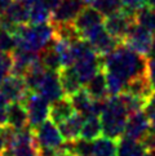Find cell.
<instances>
[{"instance_id": "15", "label": "cell", "mask_w": 155, "mask_h": 156, "mask_svg": "<svg viewBox=\"0 0 155 156\" xmlns=\"http://www.w3.org/2000/svg\"><path fill=\"white\" fill-rule=\"evenodd\" d=\"M39 58H40V53L14 49L12 52V71H10V74L23 77L27 70L31 67V65L36 62Z\"/></svg>"}, {"instance_id": "10", "label": "cell", "mask_w": 155, "mask_h": 156, "mask_svg": "<svg viewBox=\"0 0 155 156\" xmlns=\"http://www.w3.org/2000/svg\"><path fill=\"white\" fill-rule=\"evenodd\" d=\"M103 21H105L103 14H101L92 5H85L79 12V14L76 16L73 25H74L75 31L78 32V35L80 37H84L95 27L103 25Z\"/></svg>"}, {"instance_id": "1", "label": "cell", "mask_w": 155, "mask_h": 156, "mask_svg": "<svg viewBox=\"0 0 155 156\" xmlns=\"http://www.w3.org/2000/svg\"><path fill=\"white\" fill-rule=\"evenodd\" d=\"M147 59L120 43L111 53L103 57V71L106 75L109 96H118L124 90L127 83L133 77L146 74Z\"/></svg>"}, {"instance_id": "23", "label": "cell", "mask_w": 155, "mask_h": 156, "mask_svg": "<svg viewBox=\"0 0 155 156\" xmlns=\"http://www.w3.org/2000/svg\"><path fill=\"white\" fill-rule=\"evenodd\" d=\"M93 156H118V142L101 136L93 141Z\"/></svg>"}, {"instance_id": "27", "label": "cell", "mask_w": 155, "mask_h": 156, "mask_svg": "<svg viewBox=\"0 0 155 156\" xmlns=\"http://www.w3.org/2000/svg\"><path fill=\"white\" fill-rule=\"evenodd\" d=\"M135 22L145 27L155 36V8H150L145 5L141 9H138L135 14Z\"/></svg>"}, {"instance_id": "34", "label": "cell", "mask_w": 155, "mask_h": 156, "mask_svg": "<svg viewBox=\"0 0 155 156\" xmlns=\"http://www.w3.org/2000/svg\"><path fill=\"white\" fill-rule=\"evenodd\" d=\"M30 2V5H31V3L32 2H39V3H43V4H45L47 7L49 8L53 12V9L57 7V4L59 3V0H29Z\"/></svg>"}, {"instance_id": "18", "label": "cell", "mask_w": 155, "mask_h": 156, "mask_svg": "<svg viewBox=\"0 0 155 156\" xmlns=\"http://www.w3.org/2000/svg\"><path fill=\"white\" fill-rule=\"evenodd\" d=\"M84 121V116L79 112H75L71 118L58 124V129L65 141H75L80 137L81 125Z\"/></svg>"}, {"instance_id": "28", "label": "cell", "mask_w": 155, "mask_h": 156, "mask_svg": "<svg viewBox=\"0 0 155 156\" xmlns=\"http://www.w3.org/2000/svg\"><path fill=\"white\" fill-rule=\"evenodd\" d=\"M92 7H95L99 13L107 17V16L120 12L123 9V4H121V0H95Z\"/></svg>"}, {"instance_id": "19", "label": "cell", "mask_w": 155, "mask_h": 156, "mask_svg": "<svg viewBox=\"0 0 155 156\" xmlns=\"http://www.w3.org/2000/svg\"><path fill=\"white\" fill-rule=\"evenodd\" d=\"M153 90L154 89L150 85L147 74H145V75L137 76V77H133L132 80H129L128 83H127V85H125L123 92L131 94V96L142 98V99H145L146 101V99L150 97V94L153 93Z\"/></svg>"}, {"instance_id": "12", "label": "cell", "mask_w": 155, "mask_h": 156, "mask_svg": "<svg viewBox=\"0 0 155 156\" xmlns=\"http://www.w3.org/2000/svg\"><path fill=\"white\" fill-rule=\"evenodd\" d=\"M149 130H150L149 116L146 115V112L143 110H140L137 112H133L129 115L128 120H127V124H125L123 137L140 142Z\"/></svg>"}, {"instance_id": "24", "label": "cell", "mask_w": 155, "mask_h": 156, "mask_svg": "<svg viewBox=\"0 0 155 156\" xmlns=\"http://www.w3.org/2000/svg\"><path fill=\"white\" fill-rule=\"evenodd\" d=\"M69 98H70V101L73 103L76 112L81 114L84 118L89 115L91 108H92V103H93V98L89 96V93L85 90L84 87Z\"/></svg>"}, {"instance_id": "8", "label": "cell", "mask_w": 155, "mask_h": 156, "mask_svg": "<svg viewBox=\"0 0 155 156\" xmlns=\"http://www.w3.org/2000/svg\"><path fill=\"white\" fill-rule=\"evenodd\" d=\"M83 39L89 43L91 47L95 49L101 57H105V55H107L109 53H111L121 43L118 39H115L114 36L110 35L103 25L95 27V29L91 30Z\"/></svg>"}, {"instance_id": "13", "label": "cell", "mask_w": 155, "mask_h": 156, "mask_svg": "<svg viewBox=\"0 0 155 156\" xmlns=\"http://www.w3.org/2000/svg\"><path fill=\"white\" fill-rule=\"evenodd\" d=\"M38 93L41 94L49 103L66 97L65 93H63L62 85H61V81H59L58 71L47 70L41 84L38 89Z\"/></svg>"}, {"instance_id": "7", "label": "cell", "mask_w": 155, "mask_h": 156, "mask_svg": "<svg viewBox=\"0 0 155 156\" xmlns=\"http://www.w3.org/2000/svg\"><path fill=\"white\" fill-rule=\"evenodd\" d=\"M135 23V14L121 9L120 12L105 17L103 26L106 31L119 41L123 43L124 37L128 34L131 27Z\"/></svg>"}, {"instance_id": "6", "label": "cell", "mask_w": 155, "mask_h": 156, "mask_svg": "<svg viewBox=\"0 0 155 156\" xmlns=\"http://www.w3.org/2000/svg\"><path fill=\"white\" fill-rule=\"evenodd\" d=\"M153 41L154 35L149 30H146L145 27L136 23V22L131 27V30L128 31V34L123 40L125 45H128L135 52L140 53L141 55H145V57L150 55Z\"/></svg>"}, {"instance_id": "21", "label": "cell", "mask_w": 155, "mask_h": 156, "mask_svg": "<svg viewBox=\"0 0 155 156\" xmlns=\"http://www.w3.org/2000/svg\"><path fill=\"white\" fill-rule=\"evenodd\" d=\"M84 88L93 99L107 98L109 97V89H107V81H106L105 71L101 70L96 76H93L92 79L84 85Z\"/></svg>"}, {"instance_id": "2", "label": "cell", "mask_w": 155, "mask_h": 156, "mask_svg": "<svg viewBox=\"0 0 155 156\" xmlns=\"http://www.w3.org/2000/svg\"><path fill=\"white\" fill-rule=\"evenodd\" d=\"M16 49L40 53L52 43L54 37V27L51 22L45 23H25L18 25L13 32Z\"/></svg>"}, {"instance_id": "3", "label": "cell", "mask_w": 155, "mask_h": 156, "mask_svg": "<svg viewBox=\"0 0 155 156\" xmlns=\"http://www.w3.org/2000/svg\"><path fill=\"white\" fill-rule=\"evenodd\" d=\"M129 118V111L121 99L120 94L109 96L105 102L99 119L102 124V136L109 137L115 141L123 137L127 120Z\"/></svg>"}, {"instance_id": "14", "label": "cell", "mask_w": 155, "mask_h": 156, "mask_svg": "<svg viewBox=\"0 0 155 156\" xmlns=\"http://www.w3.org/2000/svg\"><path fill=\"white\" fill-rule=\"evenodd\" d=\"M0 90L4 93V96L12 103V102L23 101L29 89H27L25 79L22 76H16V75L9 74L2 81V84H0Z\"/></svg>"}, {"instance_id": "25", "label": "cell", "mask_w": 155, "mask_h": 156, "mask_svg": "<svg viewBox=\"0 0 155 156\" xmlns=\"http://www.w3.org/2000/svg\"><path fill=\"white\" fill-rule=\"evenodd\" d=\"M146 150L141 142L121 137L118 141V156H143Z\"/></svg>"}, {"instance_id": "30", "label": "cell", "mask_w": 155, "mask_h": 156, "mask_svg": "<svg viewBox=\"0 0 155 156\" xmlns=\"http://www.w3.org/2000/svg\"><path fill=\"white\" fill-rule=\"evenodd\" d=\"M12 71V53L0 51V84Z\"/></svg>"}, {"instance_id": "36", "label": "cell", "mask_w": 155, "mask_h": 156, "mask_svg": "<svg viewBox=\"0 0 155 156\" xmlns=\"http://www.w3.org/2000/svg\"><path fill=\"white\" fill-rule=\"evenodd\" d=\"M0 156H16L13 147L9 146V147H5L4 150H2V151H0Z\"/></svg>"}, {"instance_id": "26", "label": "cell", "mask_w": 155, "mask_h": 156, "mask_svg": "<svg viewBox=\"0 0 155 156\" xmlns=\"http://www.w3.org/2000/svg\"><path fill=\"white\" fill-rule=\"evenodd\" d=\"M40 61L47 70H52V71H59L61 70L62 65H61L59 55L53 45V40L47 48H44L40 52Z\"/></svg>"}, {"instance_id": "39", "label": "cell", "mask_w": 155, "mask_h": 156, "mask_svg": "<svg viewBox=\"0 0 155 156\" xmlns=\"http://www.w3.org/2000/svg\"><path fill=\"white\" fill-rule=\"evenodd\" d=\"M150 57H155V36H154V41H153L151 52H150Z\"/></svg>"}, {"instance_id": "37", "label": "cell", "mask_w": 155, "mask_h": 156, "mask_svg": "<svg viewBox=\"0 0 155 156\" xmlns=\"http://www.w3.org/2000/svg\"><path fill=\"white\" fill-rule=\"evenodd\" d=\"M56 156H74V155L71 152H69V151H66V150H63V148H59L58 152L56 154Z\"/></svg>"}, {"instance_id": "11", "label": "cell", "mask_w": 155, "mask_h": 156, "mask_svg": "<svg viewBox=\"0 0 155 156\" xmlns=\"http://www.w3.org/2000/svg\"><path fill=\"white\" fill-rule=\"evenodd\" d=\"M12 147L16 156H40L39 147L35 141L34 130L29 125L23 129L16 130V137Z\"/></svg>"}, {"instance_id": "22", "label": "cell", "mask_w": 155, "mask_h": 156, "mask_svg": "<svg viewBox=\"0 0 155 156\" xmlns=\"http://www.w3.org/2000/svg\"><path fill=\"white\" fill-rule=\"evenodd\" d=\"M102 136V124L99 116H85L81 125L80 137L88 139V141H95L98 137Z\"/></svg>"}, {"instance_id": "5", "label": "cell", "mask_w": 155, "mask_h": 156, "mask_svg": "<svg viewBox=\"0 0 155 156\" xmlns=\"http://www.w3.org/2000/svg\"><path fill=\"white\" fill-rule=\"evenodd\" d=\"M22 103L26 107L27 116H29V125L31 128L40 125L41 122H44L49 118L51 103L38 92L29 90Z\"/></svg>"}, {"instance_id": "17", "label": "cell", "mask_w": 155, "mask_h": 156, "mask_svg": "<svg viewBox=\"0 0 155 156\" xmlns=\"http://www.w3.org/2000/svg\"><path fill=\"white\" fill-rule=\"evenodd\" d=\"M58 75H59V81H61V85H62L63 93L66 97H71L73 94H75L78 90H80L84 87L81 84L79 76H78L73 66L62 67L58 71Z\"/></svg>"}, {"instance_id": "16", "label": "cell", "mask_w": 155, "mask_h": 156, "mask_svg": "<svg viewBox=\"0 0 155 156\" xmlns=\"http://www.w3.org/2000/svg\"><path fill=\"white\" fill-rule=\"evenodd\" d=\"M76 112L73 103H71L69 97H63L57 99L51 103V110H49V119L58 125L59 122L67 120Z\"/></svg>"}, {"instance_id": "38", "label": "cell", "mask_w": 155, "mask_h": 156, "mask_svg": "<svg viewBox=\"0 0 155 156\" xmlns=\"http://www.w3.org/2000/svg\"><path fill=\"white\" fill-rule=\"evenodd\" d=\"M146 7H150V8H155V0H143Z\"/></svg>"}, {"instance_id": "20", "label": "cell", "mask_w": 155, "mask_h": 156, "mask_svg": "<svg viewBox=\"0 0 155 156\" xmlns=\"http://www.w3.org/2000/svg\"><path fill=\"white\" fill-rule=\"evenodd\" d=\"M7 124L14 128L16 130L29 126V116L26 107L22 102H12L8 106V121Z\"/></svg>"}, {"instance_id": "32", "label": "cell", "mask_w": 155, "mask_h": 156, "mask_svg": "<svg viewBox=\"0 0 155 156\" xmlns=\"http://www.w3.org/2000/svg\"><path fill=\"white\" fill-rule=\"evenodd\" d=\"M146 74H147V77H149V81H150L151 88L155 90V57H149Z\"/></svg>"}, {"instance_id": "33", "label": "cell", "mask_w": 155, "mask_h": 156, "mask_svg": "<svg viewBox=\"0 0 155 156\" xmlns=\"http://www.w3.org/2000/svg\"><path fill=\"white\" fill-rule=\"evenodd\" d=\"M8 121V107L7 106H0V126L7 124Z\"/></svg>"}, {"instance_id": "40", "label": "cell", "mask_w": 155, "mask_h": 156, "mask_svg": "<svg viewBox=\"0 0 155 156\" xmlns=\"http://www.w3.org/2000/svg\"><path fill=\"white\" fill-rule=\"evenodd\" d=\"M143 156H155V150H150V151H146Z\"/></svg>"}, {"instance_id": "31", "label": "cell", "mask_w": 155, "mask_h": 156, "mask_svg": "<svg viewBox=\"0 0 155 156\" xmlns=\"http://www.w3.org/2000/svg\"><path fill=\"white\" fill-rule=\"evenodd\" d=\"M121 4H123V9L132 14H136L138 9L145 7L143 0H121Z\"/></svg>"}, {"instance_id": "35", "label": "cell", "mask_w": 155, "mask_h": 156, "mask_svg": "<svg viewBox=\"0 0 155 156\" xmlns=\"http://www.w3.org/2000/svg\"><path fill=\"white\" fill-rule=\"evenodd\" d=\"M12 2L13 0H0V17L4 14V12L7 10V8L9 7V4Z\"/></svg>"}, {"instance_id": "29", "label": "cell", "mask_w": 155, "mask_h": 156, "mask_svg": "<svg viewBox=\"0 0 155 156\" xmlns=\"http://www.w3.org/2000/svg\"><path fill=\"white\" fill-rule=\"evenodd\" d=\"M16 137V129L10 125L5 124L3 126H0V151L4 150L5 147H9L13 144Z\"/></svg>"}, {"instance_id": "4", "label": "cell", "mask_w": 155, "mask_h": 156, "mask_svg": "<svg viewBox=\"0 0 155 156\" xmlns=\"http://www.w3.org/2000/svg\"><path fill=\"white\" fill-rule=\"evenodd\" d=\"M35 141L39 147L40 156H56L58 150L62 147L65 139L58 129V125L51 119L32 128Z\"/></svg>"}, {"instance_id": "9", "label": "cell", "mask_w": 155, "mask_h": 156, "mask_svg": "<svg viewBox=\"0 0 155 156\" xmlns=\"http://www.w3.org/2000/svg\"><path fill=\"white\" fill-rule=\"evenodd\" d=\"M84 7L85 4L83 0H59L57 7L52 12L51 23L53 26L71 25Z\"/></svg>"}]
</instances>
